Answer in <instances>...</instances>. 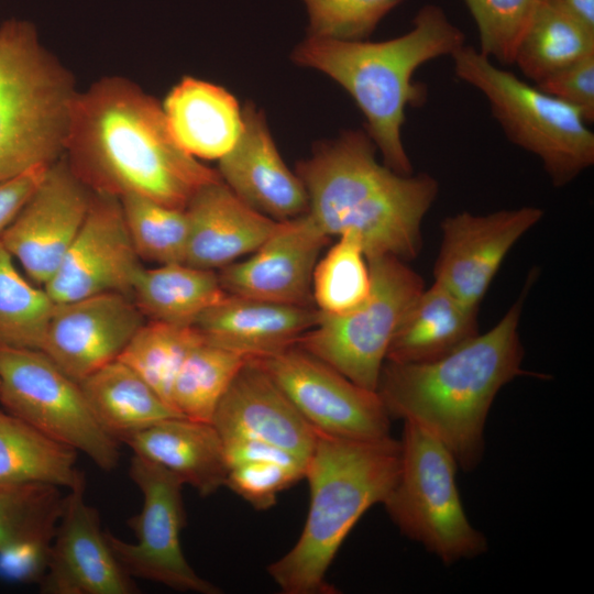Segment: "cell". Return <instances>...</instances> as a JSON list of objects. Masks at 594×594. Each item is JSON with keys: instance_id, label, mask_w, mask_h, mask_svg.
<instances>
[{"instance_id": "1", "label": "cell", "mask_w": 594, "mask_h": 594, "mask_svg": "<svg viewBox=\"0 0 594 594\" xmlns=\"http://www.w3.org/2000/svg\"><path fill=\"white\" fill-rule=\"evenodd\" d=\"M63 156L95 193L139 195L180 209L221 179L177 144L162 103L119 76L78 91Z\"/></svg>"}, {"instance_id": "2", "label": "cell", "mask_w": 594, "mask_h": 594, "mask_svg": "<svg viewBox=\"0 0 594 594\" xmlns=\"http://www.w3.org/2000/svg\"><path fill=\"white\" fill-rule=\"evenodd\" d=\"M487 332L425 363L385 361L376 392L389 417L411 422L442 442L464 471L484 453V428L497 393L521 367L519 322L531 284Z\"/></svg>"}, {"instance_id": "3", "label": "cell", "mask_w": 594, "mask_h": 594, "mask_svg": "<svg viewBox=\"0 0 594 594\" xmlns=\"http://www.w3.org/2000/svg\"><path fill=\"white\" fill-rule=\"evenodd\" d=\"M365 129L345 130L315 147L296 165L307 196V215L327 237L354 232L367 256L415 258L421 226L439 182L428 173L399 174L376 160Z\"/></svg>"}, {"instance_id": "4", "label": "cell", "mask_w": 594, "mask_h": 594, "mask_svg": "<svg viewBox=\"0 0 594 594\" xmlns=\"http://www.w3.org/2000/svg\"><path fill=\"white\" fill-rule=\"evenodd\" d=\"M464 44V33L444 10L427 3L400 36L378 42L308 36L292 59L338 82L362 111L365 131L383 163L408 175L414 172L402 140L406 108L421 106L427 98L426 87L414 81V75L424 64L452 56Z\"/></svg>"}, {"instance_id": "5", "label": "cell", "mask_w": 594, "mask_h": 594, "mask_svg": "<svg viewBox=\"0 0 594 594\" xmlns=\"http://www.w3.org/2000/svg\"><path fill=\"white\" fill-rule=\"evenodd\" d=\"M317 432V431H316ZM400 464V442L391 436L351 439L317 432L305 477L310 504L295 546L267 566L285 594H334L327 572L363 514L383 503Z\"/></svg>"}, {"instance_id": "6", "label": "cell", "mask_w": 594, "mask_h": 594, "mask_svg": "<svg viewBox=\"0 0 594 594\" xmlns=\"http://www.w3.org/2000/svg\"><path fill=\"white\" fill-rule=\"evenodd\" d=\"M77 94L73 75L41 43L32 23L1 24L0 182L64 155Z\"/></svg>"}, {"instance_id": "7", "label": "cell", "mask_w": 594, "mask_h": 594, "mask_svg": "<svg viewBox=\"0 0 594 594\" xmlns=\"http://www.w3.org/2000/svg\"><path fill=\"white\" fill-rule=\"evenodd\" d=\"M455 76L479 90L509 142L537 156L562 187L594 164V133L581 112L496 66L464 44L452 56Z\"/></svg>"}, {"instance_id": "8", "label": "cell", "mask_w": 594, "mask_h": 594, "mask_svg": "<svg viewBox=\"0 0 594 594\" xmlns=\"http://www.w3.org/2000/svg\"><path fill=\"white\" fill-rule=\"evenodd\" d=\"M397 480L383 505L400 532L444 564L487 549L470 522L457 486L459 465L448 448L420 427L404 421Z\"/></svg>"}, {"instance_id": "9", "label": "cell", "mask_w": 594, "mask_h": 594, "mask_svg": "<svg viewBox=\"0 0 594 594\" xmlns=\"http://www.w3.org/2000/svg\"><path fill=\"white\" fill-rule=\"evenodd\" d=\"M366 258L372 278L367 298L341 315L319 312L317 323L296 345L355 384L376 391L391 342L425 284L403 260L391 255Z\"/></svg>"}, {"instance_id": "10", "label": "cell", "mask_w": 594, "mask_h": 594, "mask_svg": "<svg viewBox=\"0 0 594 594\" xmlns=\"http://www.w3.org/2000/svg\"><path fill=\"white\" fill-rule=\"evenodd\" d=\"M0 404L99 469L110 472L118 466L120 442L99 425L79 383L42 350L0 345Z\"/></svg>"}, {"instance_id": "11", "label": "cell", "mask_w": 594, "mask_h": 594, "mask_svg": "<svg viewBox=\"0 0 594 594\" xmlns=\"http://www.w3.org/2000/svg\"><path fill=\"white\" fill-rule=\"evenodd\" d=\"M129 476L143 503L128 521L136 541H124L106 531L123 570L133 579L163 584L176 591L218 594L220 588L199 576L186 560L180 532L186 525L183 481L163 466L133 454Z\"/></svg>"}, {"instance_id": "12", "label": "cell", "mask_w": 594, "mask_h": 594, "mask_svg": "<svg viewBox=\"0 0 594 594\" xmlns=\"http://www.w3.org/2000/svg\"><path fill=\"white\" fill-rule=\"evenodd\" d=\"M255 360L317 432L351 439L389 436L391 417L376 391L298 345Z\"/></svg>"}, {"instance_id": "13", "label": "cell", "mask_w": 594, "mask_h": 594, "mask_svg": "<svg viewBox=\"0 0 594 594\" xmlns=\"http://www.w3.org/2000/svg\"><path fill=\"white\" fill-rule=\"evenodd\" d=\"M92 190L62 156L0 235V241L26 276L43 286L59 267L79 231Z\"/></svg>"}, {"instance_id": "14", "label": "cell", "mask_w": 594, "mask_h": 594, "mask_svg": "<svg viewBox=\"0 0 594 594\" xmlns=\"http://www.w3.org/2000/svg\"><path fill=\"white\" fill-rule=\"evenodd\" d=\"M142 267L120 199L92 191L86 218L44 288L54 302L105 293L130 296Z\"/></svg>"}, {"instance_id": "15", "label": "cell", "mask_w": 594, "mask_h": 594, "mask_svg": "<svg viewBox=\"0 0 594 594\" xmlns=\"http://www.w3.org/2000/svg\"><path fill=\"white\" fill-rule=\"evenodd\" d=\"M542 217V209L534 206L446 217L440 227L435 282L479 308L510 249Z\"/></svg>"}, {"instance_id": "16", "label": "cell", "mask_w": 594, "mask_h": 594, "mask_svg": "<svg viewBox=\"0 0 594 594\" xmlns=\"http://www.w3.org/2000/svg\"><path fill=\"white\" fill-rule=\"evenodd\" d=\"M85 476L68 488L50 546L45 594H135L139 587L121 566L101 529L98 510L85 495Z\"/></svg>"}, {"instance_id": "17", "label": "cell", "mask_w": 594, "mask_h": 594, "mask_svg": "<svg viewBox=\"0 0 594 594\" xmlns=\"http://www.w3.org/2000/svg\"><path fill=\"white\" fill-rule=\"evenodd\" d=\"M144 322L132 298L121 293L55 302L42 351L80 383L116 361Z\"/></svg>"}, {"instance_id": "18", "label": "cell", "mask_w": 594, "mask_h": 594, "mask_svg": "<svg viewBox=\"0 0 594 594\" xmlns=\"http://www.w3.org/2000/svg\"><path fill=\"white\" fill-rule=\"evenodd\" d=\"M329 241L307 213L282 221L250 257L220 270V284L229 295L314 306L312 273Z\"/></svg>"}, {"instance_id": "19", "label": "cell", "mask_w": 594, "mask_h": 594, "mask_svg": "<svg viewBox=\"0 0 594 594\" xmlns=\"http://www.w3.org/2000/svg\"><path fill=\"white\" fill-rule=\"evenodd\" d=\"M242 118L238 141L219 160L222 182L248 206L274 220L307 213L306 189L277 151L264 112L246 102Z\"/></svg>"}, {"instance_id": "20", "label": "cell", "mask_w": 594, "mask_h": 594, "mask_svg": "<svg viewBox=\"0 0 594 594\" xmlns=\"http://www.w3.org/2000/svg\"><path fill=\"white\" fill-rule=\"evenodd\" d=\"M212 425L222 440L245 438L282 448L308 462L317 432L264 367L249 359L221 398Z\"/></svg>"}, {"instance_id": "21", "label": "cell", "mask_w": 594, "mask_h": 594, "mask_svg": "<svg viewBox=\"0 0 594 594\" xmlns=\"http://www.w3.org/2000/svg\"><path fill=\"white\" fill-rule=\"evenodd\" d=\"M185 211L189 226L185 263L212 271L253 253L282 223L248 206L222 179L199 188Z\"/></svg>"}, {"instance_id": "22", "label": "cell", "mask_w": 594, "mask_h": 594, "mask_svg": "<svg viewBox=\"0 0 594 594\" xmlns=\"http://www.w3.org/2000/svg\"><path fill=\"white\" fill-rule=\"evenodd\" d=\"M314 306H295L227 294L193 324L206 342L246 359H262L296 345L318 321Z\"/></svg>"}, {"instance_id": "23", "label": "cell", "mask_w": 594, "mask_h": 594, "mask_svg": "<svg viewBox=\"0 0 594 594\" xmlns=\"http://www.w3.org/2000/svg\"><path fill=\"white\" fill-rule=\"evenodd\" d=\"M121 443L168 470L202 497L226 486L229 465L222 439L211 422L170 417L124 438Z\"/></svg>"}, {"instance_id": "24", "label": "cell", "mask_w": 594, "mask_h": 594, "mask_svg": "<svg viewBox=\"0 0 594 594\" xmlns=\"http://www.w3.org/2000/svg\"><path fill=\"white\" fill-rule=\"evenodd\" d=\"M162 107L174 140L196 158L220 160L242 131V110L235 97L202 79L183 77Z\"/></svg>"}, {"instance_id": "25", "label": "cell", "mask_w": 594, "mask_h": 594, "mask_svg": "<svg viewBox=\"0 0 594 594\" xmlns=\"http://www.w3.org/2000/svg\"><path fill=\"white\" fill-rule=\"evenodd\" d=\"M477 309L433 282L406 312L386 361L425 363L452 353L480 333Z\"/></svg>"}, {"instance_id": "26", "label": "cell", "mask_w": 594, "mask_h": 594, "mask_svg": "<svg viewBox=\"0 0 594 594\" xmlns=\"http://www.w3.org/2000/svg\"><path fill=\"white\" fill-rule=\"evenodd\" d=\"M79 385L99 425L120 443L164 419L180 416L119 360L88 375Z\"/></svg>"}, {"instance_id": "27", "label": "cell", "mask_w": 594, "mask_h": 594, "mask_svg": "<svg viewBox=\"0 0 594 594\" xmlns=\"http://www.w3.org/2000/svg\"><path fill=\"white\" fill-rule=\"evenodd\" d=\"M226 295L215 271L169 263L142 267L130 297L145 319L193 326L205 310Z\"/></svg>"}, {"instance_id": "28", "label": "cell", "mask_w": 594, "mask_h": 594, "mask_svg": "<svg viewBox=\"0 0 594 594\" xmlns=\"http://www.w3.org/2000/svg\"><path fill=\"white\" fill-rule=\"evenodd\" d=\"M594 54V29L551 0L537 8L516 47L514 64L537 85Z\"/></svg>"}, {"instance_id": "29", "label": "cell", "mask_w": 594, "mask_h": 594, "mask_svg": "<svg viewBox=\"0 0 594 594\" xmlns=\"http://www.w3.org/2000/svg\"><path fill=\"white\" fill-rule=\"evenodd\" d=\"M77 453L0 408V481L68 490L85 476Z\"/></svg>"}, {"instance_id": "30", "label": "cell", "mask_w": 594, "mask_h": 594, "mask_svg": "<svg viewBox=\"0 0 594 594\" xmlns=\"http://www.w3.org/2000/svg\"><path fill=\"white\" fill-rule=\"evenodd\" d=\"M249 359L201 342L183 362L172 386L170 405L183 417L211 422L233 378Z\"/></svg>"}, {"instance_id": "31", "label": "cell", "mask_w": 594, "mask_h": 594, "mask_svg": "<svg viewBox=\"0 0 594 594\" xmlns=\"http://www.w3.org/2000/svg\"><path fill=\"white\" fill-rule=\"evenodd\" d=\"M204 341L194 326L148 320L138 329L117 360L136 372L170 405L172 386L183 362Z\"/></svg>"}, {"instance_id": "32", "label": "cell", "mask_w": 594, "mask_h": 594, "mask_svg": "<svg viewBox=\"0 0 594 594\" xmlns=\"http://www.w3.org/2000/svg\"><path fill=\"white\" fill-rule=\"evenodd\" d=\"M371 286L361 239L354 232H344L316 263L311 282L314 306L322 315L348 312L367 298Z\"/></svg>"}, {"instance_id": "33", "label": "cell", "mask_w": 594, "mask_h": 594, "mask_svg": "<svg viewBox=\"0 0 594 594\" xmlns=\"http://www.w3.org/2000/svg\"><path fill=\"white\" fill-rule=\"evenodd\" d=\"M54 304L18 271L0 241V345L42 350Z\"/></svg>"}, {"instance_id": "34", "label": "cell", "mask_w": 594, "mask_h": 594, "mask_svg": "<svg viewBox=\"0 0 594 594\" xmlns=\"http://www.w3.org/2000/svg\"><path fill=\"white\" fill-rule=\"evenodd\" d=\"M64 501L55 485L0 481V550L24 542H52Z\"/></svg>"}, {"instance_id": "35", "label": "cell", "mask_w": 594, "mask_h": 594, "mask_svg": "<svg viewBox=\"0 0 594 594\" xmlns=\"http://www.w3.org/2000/svg\"><path fill=\"white\" fill-rule=\"evenodd\" d=\"M119 199L130 238L141 260L157 265L185 263L189 232L185 209L139 195H125Z\"/></svg>"}, {"instance_id": "36", "label": "cell", "mask_w": 594, "mask_h": 594, "mask_svg": "<svg viewBox=\"0 0 594 594\" xmlns=\"http://www.w3.org/2000/svg\"><path fill=\"white\" fill-rule=\"evenodd\" d=\"M463 1L477 28L479 51L499 64H514L519 40L543 0Z\"/></svg>"}, {"instance_id": "37", "label": "cell", "mask_w": 594, "mask_h": 594, "mask_svg": "<svg viewBox=\"0 0 594 594\" xmlns=\"http://www.w3.org/2000/svg\"><path fill=\"white\" fill-rule=\"evenodd\" d=\"M308 36L342 41L367 40L383 18L403 0H302Z\"/></svg>"}, {"instance_id": "38", "label": "cell", "mask_w": 594, "mask_h": 594, "mask_svg": "<svg viewBox=\"0 0 594 594\" xmlns=\"http://www.w3.org/2000/svg\"><path fill=\"white\" fill-rule=\"evenodd\" d=\"M305 477L301 471L271 462H243L229 468L226 486L256 510L273 507L277 495Z\"/></svg>"}, {"instance_id": "39", "label": "cell", "mask_w": 594, "mask_h": 594, "mask_svg": "<svg viewBox=\"0 0 594 594\" xmlns=\"http://www.w3.org/2000/svg\"><path fill=\"white\" fill-rule=\"evenodd\" d=\"M536 86L578 109L588 124L594 121V54Z\"/></svg>"}, {"instance_id": "40", "label": "cell", "mask_w": 594, "mask_h": 594, "mask_svg": "<svg viewBox=\"0 0 594 594\" xmlns=\"http://www.w3.org/2000/svg\"><path fill=\"white\" fill-rule=\"evenodd\" d=\"M51 542H24L0 550V578L11 582H41Z\"/></svg>"}, {"instance_id": "41", "label": "cell", "mask_w": 594, "mask_h": 594, "mask_svg": "<svg viewBox=\"0 0 594 594\" xmlns=\"http://www.w3.org/2000/svg\"><path fill=\"white\" fill-rule=\"evenodd\" d=\"M222 442L229 468L243 462H271L305 474L307 462L276 446L245 438H230Z\"/></svg>"}, {"instance_id": "42", "label": "cell", "mask_w": 594, "mask_h": 594, "mask_svg": "<svg viewBox=\"0 0 594 594\" xmlns=\"http://www.w3.org/2000/svg\"><path fill=\"white\" fill-rule=\"evenodd\" d=\"M50 166H38L0 182V235L38 186Z\"/></svg>"}, {"instance_id": "43", "label": "cell", "mask_w": 594, "mask_h": 594, "mask_svg": "<svg viewBox=\"0 0 594 594\" xmlns=\"http://www.w3.org/2000/svg\"><path fill=\"white\" fill-rule=\"evenodd\" d=\"M594 29V0H551Z\"/></svg>"}]
</instances>
